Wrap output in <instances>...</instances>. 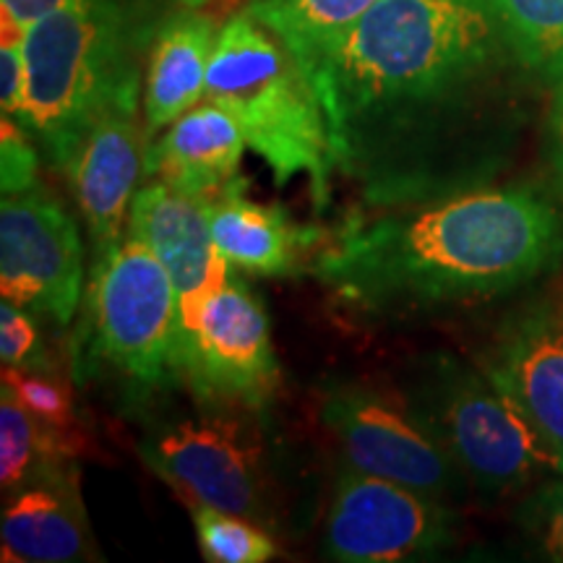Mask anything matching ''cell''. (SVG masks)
I'll return each instance as SVG.
<instances>
[{
    "mask_svg": "<svg viewBox=\"0 0 563 563\" xmlns=\"http://www.w3.org/2000/svg\"><path fill=\"white\" fill-rule=\"evenodd\" d=\"M504 53L483 0H378L292 58L321 102L332 165L365 207L389 209L477 186L485 157L460 110Z\"/></svg>",
    "mask_w": 563,
    "mask_h": 563,
    "instance_id": "6da1fadb",
    "label": "cell"
},
{
    "mask_svg": "<svg viewBox=\"0 0 563 563\" xmlns=\"http://www.w3.org/2000/svg\"><path fill=\"white\" fill-rule=\"evenodd\" d=\"M561 264V207L527 188L475 186L355 217L313 274L355 311L407 319L522 290Z\"/></svg>",
    "mask_w": 563,
    "mask_h": 563,
    "instance_id": "7a4b0ae2",
    "label": "cell"
},
{
    "mask_svg": "<svg viewBox=\"0 0 563 563\" xmlns=\"http://www.w3.org/2000/svg\"><path fill=\"white\" fill-rule=\"evenodd\" d=\"M84 308L70 340V373L125 410H144L186 386L180 308L165 264L129 230L91 258Z\"/></svg>",
    "mask_w": 563,
    "mask_h": 563,
    "instance_id": "3957f363",
    "label": "cell"
},
{
    "mask_svg": "<svg viewBox=\"0 0 563 563\" xmlns=\"http://www.w3.org/2000/svg\"><path fill=\"white\" fill-rule=\"evenodd\" d=\"M26 95L16 121L45 165H68L110 108L139 97L136 32L115 0H70L24 32Z\"/></svg>",
    "mask_w": 563,
    "mask_h": 563,
    "instance_id": "277c9868",
    "label": "cell"
},
{
    "mask_svg": "<svg viewBox=\"0 0 563 563\" xmlns=\"http://www.w3.org/2000/svg\"><path fill=\"white\" fill-rule=\"evenodd\" d=\"M203 100L235 118L277 186L306 175L316 209H327L334 165L321 102L285 42L249 11L220 26Z\"/></svg>",
    "mask_w": 563,
    "mask_h": 563,
    "instance_id": "5b68a950",
    "label": "cell"
},
{
    "mask_svg": "<svg viewBox=\"0 0 563 563\" xmlns=\"http://www.w3.org/2000/svg\"><path fill=\"white\" fill-rule=\"evenodd\" d=\"M405 397L485 496H506L553 470L538 433L485 371L449 355L428 357Z\"/></svg>",
    "mask_w": 563,
    "mask_h": 563,
    "instance_id": "8992f818",
    "label": "cell"
},
{
    "mask_svg": "<svg viewBox=\"0 0 563 563\" xmlns=\"http://www.w3.org/2000/svg\"><path fill=\"white\" fill-rule=\"evenodd\" d=\"M321 420L357 473L402 483L446 504L467 490V475L407 397L340 384L323 397Z\"/></svg>",
    "mask_w": 563,
    "mask_h": 563,
    "instance_id": "52a82bcc",
    "label": "cell"
},
{
    "mask_svg": "<svg viewBox=\"0 0 563 563\" xmlns=\"http://www.w3.org/2000/svg\"><path fill=\"white\" fill-rule=\"evenodd\" d=\"M139 456L188 504L266 519L262 446L230 410L154 422L139 441Z\"/></svg>",
    "mask_w": 563,
    "mask_h": 563,
    "instance_id": "ba28073f",
    "label": "cell"
},
{
    "mask_svg": "<svg viewBox=\"0 0 563 563\" xmlns=\"http://www.w3.org/2000/svg\"><path fill=\"white\" fill-rule=\"evenodd\" d=\"M186 386L203 410L262 412L279 386L264 302L235 272L203 302L183 340Z\"/></svg>",
    "mask_w": 563,
    "mask_h": 563,
    "instance_id": "9c48e42d",
    "label": "cell"
},
{
    "mask_svg": "<svg viewBox=\"0 0 563 563\" xmlns=\"http://www.w3.org/2000/svg\"><path fill=\"white\" fill-rule=\"evenodd\" d=\"M446 501L368 473H344L323 525V555L342 563L431 559L454 543Z\"/></svg>",
    "mask_w": 563,
    "mask_h": 563,
    "instance_id": "30bf717a",
    "label": "cell"
},
{
    "mask_svg": "<svg viewBox=\"0 0 563 563\" xmlns=\"http://www.w3.org/2000/svg\"><path fill=\"white\" fill-rule=\"evenodd\" d=\"M84 243L79 224L45 188L3 196L0 203V292L3 300L74 321L84 300Z\"/></svg>",
    "mask_w": 563,
    "mask_h": 563,
    "instance_id": "8fae6325",
    "label": "cell"
},
{
    "mask_svg": "<svg viewBox=\"0 0 563 563\" xmlns=\"http://www.w3.org/2000/svg\"><path fill=\"white\" fill-rule=\"evenodd\" d=\"M485 373L530 422L555 473H563V290L509 319Z\"/></svg>",
    "mask_w": 563,
    "mask_h": 563,
    "instance_id": "7c38bea8",
    "label": "cell"
},
{
    "mask_svg": "<svg viewBox=\"0 0 563 563\" xmlns=\"http://www.w3.org/2000/svg\"><path fill=\"white\" fill-rule=\"evenodd\" d=\"M146 150L150 136L141 131L139 97H133L104 112L63 167L87 224L91 258L102 256L125 235Z\"/></svg>",
    "mask_w": 563,
    "mask_h": 563,
    "instance_id": "4fadbf2b",
    "label": "cell"
},
{
    "mask_svg": "<svg viewBox=\"0 0 563 563\" xmlns=\"http://www.w3.org/2000/svg\"><path fill=\"white\" fill-rule=\"evenodd\" d=\"M133 238L165 264L180 308V340L196 327L203 302L230 279L232 266L214 245L209 209L167 183H150L136 191L129 228Z\"/></svg>",
    "mask_w": 563,
    "mask_h": 563,
    "instance_id": "5bb4252c",
    "label": "cell"
},
{
    "mask_svg": "<svg viewBox=\"0 0 563 563\" xmlns=\"http://www.w3.org/2000/svg\"><path fill=\"white\" fill-rule=\"evenodd\" d=\"M0 519L3 561L70 563L97 559L70 456L55 460L9 493Z\"/></svg>",
    "mask_w": 563,
    "mask_h": 563,
    "instance_id": "9a60e30c",
    "label": "cell"
},
{
    "mask_svg": "<svg viewBox=\"0 0 563 563\" xmlns=\"http://www.w3.org/2000/svg\"><path fill=\"white\" fill-rule=\"evenodd\" d=\"M203 203L214 245L232 269L251 277H295L321 241L319 230L300 228L285 209L253 201L241 175Z\"/></svg>",
    "mask_w": 563,
    "mask_h": 563,
    "instance_id": "2e32d148",
    "label": "cell"
},
{
    "mask_svg": "<svg viewBox=\"0 0 563 563\" xmlns=\"http://www.w3.org/2000/svg\"><path fill=\"white\" fill-rule=\"evenodd\" d=\"M245 146L249 141L235 118L220 104L203 100L152 141L144 157V175L207 201L238 178Z\"/></svg>",
    "mask_w": 563,
    "mask_h": 563,
    "instance_id": "e0dca14e",
    "label": "cell"
},
{
    "mask_svg": "<svg viewBox=\"0 0 563 563\" xmlns=\"http://www.w3.org/2000/svg\"><path fill=\"white\" fill-rule=\"evenodd\" d=\"M220 26L203 11H175L159 24L144 81V131L157 136L203 100Z\"/></svg>",
    "mask_w": 563,
    "mask_h": 563,
    "instance_id": "ac0fdd59",
    "label": "cell"
},
{
    "mask_svg": "<svg viewBox=\"0 0 563 563\" xmlns=\"http://www.w3.org/2000/svg\"><path fill=\"white\" fill-rule=\"evenodd\" d=\"M514 60L545 81H563V0H483Z\"/></svg>",
    "mask_w": 563,
    "mask_h": 563,
    "instance_id": "d6986e66",
    "label": "cell"
},
{
    "mask_svg": "<svg viewBox=\"0 0 563 563\" xmlns=\"http://www.w3.org/2000/svg\"><path fill=\"white\" fill-rule=\"evenodd\" d=\"M63 456H74L70 435L34 418L9 391L0 394V488L5 496Z\"/></svg>",
    "mask_w": 563,
    "mask_h": 563,
    "instance_id": "ffe728a7",
    "label": "cell"
},
{
    "mask_svg": "<svg viewBox=\"0 0 563 563\" xmlns=\"http://www.w3.org/2000/svg\"><path fill=\"white\" fill-rule=\"evenodd\" d=\"M378 0H251L253 19L285 42L287 51L300 55L365 16Z\"/></svg>",
    "mask_w": 563,
    "mask_h": 563,
    "instance_id": "44dd1931",
    "label": "cell"
},
{
    "mask_svg": "<svg viewBox=\"0 0 563 563\" xmlns=\"http://www.w3.org/2000/svg\"><path fill=\"white\" fill-rule=\"evenodd\" d=\"M201 555L211 563H264L277 555L272 534L241 514L191 504Z\"/></svg>",
    "mask_w": 563,
    "mask_h": 563,
    "instance_id": "7402d4cb",
    "label": "cell"
},
{
    "mask_svg": "<svg viewBox=\"0 0 563 563\" xmlns=\"http://www.w3.org/2000/svg\"><path fill=\"white\" fill-rule=\"evenodd\" d=\"M3 391L51 428L74 431V386L55 376L53 368H3Z\"/></svg>",
    "mask_w": 563,
    "mask_h": 563,
    "instance_id": "603a6c76",
    "label": "cell"
},
{
    "mask_svg": "<svg viewBox=\"0 0 563 563\" xmlns=\"http://www.w3.org/2000/svg\"><path fill=\"white\" fill-rule=\"evenodd\" d=\"M519 525L553 561H563V481L545 483L519 506Z\"/></svg>",
    "mask_w": 563,
    "mask_h": 563,
    "instance_id": "cb8c5ba5",
    "label": "cell"
},
{
    "mask_svg": "<svg viewBox=\"0 0 563 563\" xmlns=\"http://www.w3.org/2000/svg\"><path fill=\"white\" fill-rule=\"evenodd\" d=\"M40 159V150L30 133L21 129L16 118L3 115V125H0V178H3L0 186H3V196L24 194L34 188Z\"/></svg>",
    "mask_w": 563,
    "mask_h": 563,
    "instance_id": "d4e9b609",
    "label": "cell"
},
{
    "mask_svg": "<svg viewBox=\"0 0 563 563\" xmlns=\"http://www.w3.org/2000/svg\"><path fill=\"white\" fill-rule=\"evenodd\" d=\"M0 361L3 368H53L42 365L40 329L26 308L3 300L0 306Z\"/></svg>",
    "mask_w": 563,
    "mask_h": 563,
    "instance_id": "484cf974",
    "label": "cell"
},
{
    "mask_svg": "<svg viewBox=\"0 0 563 563\" xmlns=\"http://www.w3.org/2000/svg\"><path fill=\"white\" fill-rule=\"evenodd\" d=\"M26 95V58L24 32L3 30L0 45V108L3 115L16 118Z\"/></svg>",
    "mask_w": 563,
    "mask_h": 563,
    "instance_id": "4316f807",
    "label": "cell"
},
{
    "mask_svg": "<svg viewBox=\"0 0 563 563\" xmlns=\"http://www.w3.org/2000/svg\"><path fill=\"white\" fill-rule=\"evenodd\" d=\"M545 159L555 183L563 188V81L551 87L545 118Z\"/></svg>",
    "mask_w": 563,
    "mask_h": 563,
    "instance_id": "83f0119b",
    "label": "cell"
},
{
    "mask_svg": "<svg viewBox=\"0 0 563 563\" xmlns=\"http://www.w3.org/2000/svg\"><path fill=\"white\" fill-rule=\"evenodd\" d=\"M70 0H0V16H3V30L26 32L47 13L63 9Z\"/></svg>",
    "mask_w": 563,
    "mask_h": 563,
    "instance_id": "f1b7e54d",
    "label": "cell"
}]
</instances>
